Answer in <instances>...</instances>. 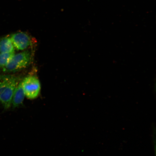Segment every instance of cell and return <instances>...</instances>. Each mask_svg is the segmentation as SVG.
Listing matches in <instances>:
<instances>
[{
  "mask_svg": "<svg viewBox=\"0 0 156 156\" xmlns=\"http://www.w3.org/2000/svg\"><path fill=\"white\" fill-rule=\"evenodd\" d=\"M20 81L14 75H0V105L5 110L11 107L15 89Z\"/></svg>",
  "mask_w": 156,
  "mask_h": 156,
  "instance_id": "obj_1",
  "label": "cell"
},
{
  "mask_svg": "<svg viewBox=\"0 0 156 156\" xmlns=\"http://www.w3.org/2000/svg\"><path fill=\"white\" fill-rule=\"evenodd\" d=\"M10 38L15 49L17 50L26 49L32 44L30 37L24 32L15 33L11 35Z\"/></svg>",
  "mask_w": 156,
  "mask_h": 156,
  "instance_id": "obj_4",
  "label": "cell"
},
{
  "mask_svg": "<svg viewBox=\"0 0 156 156\" xmlns=\"http://www.w3.org/2000/svg\"><path fill=\"white\" fill-rule=\"evenodd\" d=\"M14 54V52L0 53V68L5 67Z\"/></svg>",
  "mask_w": 156,
  "mask_h": 156,
  "instance_id": "obj_7",
  "label": "cell"
},
{
  "mask_svg": "<svg viewBox=\"0 0 156 156\" xmlns=\"http://www.w3.org/2000/svg\"><path fill=\"white\" fill-rule=\"evenodd\" d=\"M25 97L24 91L21 81H20L17 85L13 94L11 104V106L12 108L15 109L22 105Z\"/></svg>",
  "mask_w": 156,
  "mask_h": 156,
  "instance_id": "obj_5",
  "label": "cell"
},
{
  "mask_svg": "<svg viewBox=\"0 0 156 156\" xmlns=\"http://www.w3.org/2000/svg\"><path fill=\"white\" fill-rule=\"evenodd\" d=\"M31 55L28 51L14 54L9 63L3 68L5 73H13L26 68L30 63Z\"/></svg>",
  "mask_w": 156,
  "mask_h": 156,
  "instance_id": "obj_2",
  "label": "cell"
},
{
  "mask_svg": "<svg viewBox=\"0 0 156 156\" xmlns=\"http://www.w3.org/2000/svg\"><path fill=\"white\" fill-rule=\"evenodd\" d=\"M15 50L10 37L5 36L0 38V53L14 52Z\"/></svg>",
  "mask_w": 156,
  "mask_h": 156,
  "instance_id": "obj_6",
  "label": "cell"
},
{
  "mask_svg": "<svg viewBox=\"0 0 156 156\" xmlns=\"http://www.w3.org/2000/svg\"><path fill=\"white\" fill-rule=\"evenodd\" d=\"M24 93L27 98L36 99L40 94L41 87L38 78L34 76H28L21 81Z\"/></svg>",
  "mask_w": 156,
  "mask_h": 156,
  "instance_id": "obj_3",
  "label": "cell"
}]
</instances>
